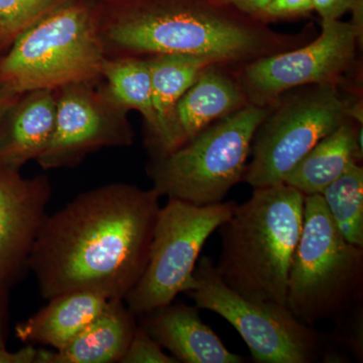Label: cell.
Listing matches in <instances>:
<instances>
[{"mask_svg": "<svg viewBox=\"0 0 363 363\" xmlns=\"http://www.w3.org/2000/svg\"><path fill=\"white\" fill-rule=\"evenodd\" d=\"M56 121L47 149L37 162L45 171L74 168L104 147H128L135 130L128 109L104 85L79 83L56 91Z\"/></svg>", "mask_w": 363, "mask_h": 363, "instance_id": "8fae6325", "label": "cell"}, {"mask_svg": "<svg viewBox=\"0 0 363 363\" xmlns=\"http://www.w3.org/2000/svg\"><path fill=\"white\" fill-rule=\"evenodd\" d=\"M0 57H1V54H0Z\"/></svg>", "mask_w": 363, "mask_h": 363, "instance_id": "f546056e", "label": "cell"}, {"mask_svg": "<svg viewBox=\"0 0 363 363\" xmlns=\"http://www.w3.org/2000/svg\"><path fill=\"white\" fill-rule=\"evenodd\" d=\"M363 247L339 233L321 195L305 196L304 222L289 274L286 307L309 326L341 321L362 303Z\"/></svg>", "mask_w": 363, "mask_h": 363, "instance_id": "5b68a950", "label": "cell"}, {"mask_svg": "<svg viewBox=\"0 0 363 363\" xmlns=\"http://www.w3.org/2000/svg\"><path fill=\"white\" fill-rule=\"evenodd\" d=\"M332 220L348 242L363 247V168L351 164L321 194Z\"/></svg>", "mask_w": 363, "mask_h": 363, "instance_id": "44dd1931", "label": "cell"}, {"mask_svg": "<svg viewBox=\"0 0 363 363\" xmlns=\"http://www.w3.org/2000/svg\"><path fill=\"white\" fill-rule=\"evenodd\" d=\"M140 324L178 362L242 363L245 358L231 352L202 321L199 309L186 304L164 306L143 315Z\"/></svg>", "mask_w": 363, "mask_h": 363, "instance_id": "4fadbf2b", "label": "cell"}, {"mask_svg": "<svg viewBox=\"0 0 363 363\" xmlns=\"http://www.w3.org/2000/svg\"><path fill=\"white\" fill-rule=\"evenodd\" d=\"M104 89L128 111L140 112L145 125V145L157 135L156 113L152 105V80L147 59L116 57L105 59L102 66Z\"/></svg>", "mask_w": 363, "mask_h": 363, "instance_id": "ffe728a7", "label": "cell"}, {"mask_svg": "<svg viewBox=\"0 0 363 363\" xmlns=\"http://www.w3.org/2000/svg\"><path fill=\"white\" fill-rule=\"evenodd\" d=\"M20 95L6 86L0 84V121L6 114L7 109L11 106V104L18 99Z\"/></svg>", "mask_w": 363, "mask_h": 363, "instance_id": "f1b7e54d", "label": "cell"}, {"mask_svg": "<svg viewBox=\"0 0 363 363\" xmlns=\"http://www.w3.org/2000/svg\"><path fill=\"white\" fill-rule=\"evenodd\" d=\"M121 363H179L172 355L167 354L159 343L138 325L128 350Z\"/></svg>", "mask_w": 363, "mask_h": 363, "instance_id": "603a6c76", "label": "cell"}, {"mask_svg": "<svg viewBox=\"0 0 363 363\" xmlns=\"http://www.w3.org/2000/svg\"><path fill=\"white\" fill-rule=\"evenodd\" d=\"M220 1L234 7L240 13L259 20L262 11L272 0H220Z\"/></svg>", "mask_w": 363, "mask_h": 363, "instance_id": "83f0119b", "label": "cell"}, {"mask_svg": "<svg viewBox=\"0 0 363 363\" xmlns=\"http://www.w3.org/2000/svg\"><path fill=\"white\" fill-rule=\"evenodd\" d=\"M314 11L312 0H272L262 11L259 20H283L307 16Z\"/></svg>", "mask_w": 363, "mask_h": 363, "instance_id": "d4e9b609", "label": "cell"}, {"mask_svg": "<svg viewBox=\"0 0 363 363\" xmlns=\"http://www.w3.org/2000/svg\"><path fill=\"white\" fill-rule=\"evenodd\" d=\"M11 286L0 279V346L6 345V338L9 335V318H11Z\"/></svg>", "mask_w": 363, "mask_h": 363, "instance_id": "484cf974", "label": "cell"}, {"mask_svg": "<svg viewBox=\"0 0 363 363\" xmlns=\"http://www.w3.org/2000/svg\"><path fill=\"white\" fill-rule=\"evenodd\" d=\"M56 91L23 93L0 121V164L21 169L51 142L56 121Z\"/></svg>", "mask_w": 363, "mask_h": 363, "instance_id": "9a60e30c", "label": "cell"}, {"mask_svg": "<svg viewBox=\"0 0 363 363\" xmlns=\"http://www.w3.org/2000/svg\"><path fill=\"white\" fill-rule=\"evenodd\" d=\"M152 80V105L157 130L152 142L145 145L150 157L169 152V136L177 104L201 72L213 65L212 60L192 55L166 54L145 57Z\"/></svg>", "mask_w": 363, "mask_h": 363, "instance_id": "ac0fdd59", "label": "cell"}, {"mask_svg": "<svg viewBox=\"0 0 363 363\" xmlns=\"http://www.w3.org/2000/svg\"><path fill=\"white\" fill-rule=\"evenodd\" d=\"M305 196L285 183L255 188L220 227L215 269L242 297L286 306L289 274L304 222Z\"/></svg>", "mask_w": 363, "mask_h": 363, "instance_id": "3957f363", "label": "cell"}, {"mask_svg": "<svg viewBox=\"0 0 363 363\" xmlns=\"http://www.w3.org/2000/svg\"><path fill=\"white\" fill-rule=\"evenodd\" d=\"M186 292L198 309L224 318L259 363H313L324 354L323 336L294 316L286 306L260 304L242 297L222 281L214 262L203 257Z\"/></svg>", "mask_w": 363, "mask_h": 363, "instance_id": "9c48e42d", "label": "cell"}, {"mask_svg": "<svg viewBox=\"0 0 363 363\" xmlns=\"http://www.w3.org/2000/svg\"><path fill=\"white\" fill-rule=\"evenodd\" d=\"M51 197L47 176L25 178L20 169L0 164V279L11 286L30 271Z\"/></svg>", "mask_w": 363, "mask_h": 363, "instance_id": "7c38bea8", "label": "cell"}, {"mask_svg": "<svg viewBox=\"0 0 363 363\" xmlns=\"http://www.w3.org/2000/svg\"><path fill=\"white\" fill-rule=\"evenodd\" d=\"M96 0H72L25 30L0 57V84L18 94L102 81L106 56Z\"/></svg>", "mask_w": 363, "mask_h": 363, "instance_id": "277c9868", "label": "cell"}, {"mask_svg": "<svg viewBox=\"0 0 363 363\" xmlns=\"http://www.w3.org/2000/svg\"><path fill=\"white\" fill-rule=\"evenodd\" d=\"M271 107L247 104L180 147L150 157L147 175L160 196L197 206L223 202L243 180L253 135Z\"/></svg>", "mask_w": 363, "mask_h": 363, "instance_id": "8992f818", "label": "cell"}, {"mask_svg": "<svg viewBox=\"0 0 363 363\" xmlns=\"http://www.w3.org/2000/svg\"><path fill=\"white\" fill-rule=\"evenodd\" d=\"M357 133L351 119L344 121L294 167L284 183L304 196L321 195L351 164L362 161L363 149L358 145Z\"/></svg>", "mask_w": 363, "mask_h": 363, "instance_id": "d6986e66", "label": "cell"}, {"mask_svg": "<svg viewBox=\"0 0 363 363\" xmlns=\"http://www.w3.org/2000/svg\"><path fill=\"white\" fill-rule=\"evenodd\" d=\"M357 45L352 23L322 21L316 39L245 64L238 81L250 104L271 107L286 91L308 85L338 84L354 63Z\"/></svg>", "mask_w": 363, "mask_h": 363, "instance_id": "30bf717a", "label": "cell"}, {"mask_svg": "<svg viewBox=\"0 0 363 363\" xmlns=\"http://www.w3.org/2000/svg\"><path fill=\"white\" fill-rule=\"evenodd\" d=\"M314 11L322 21H337L347 13H352L350 21L357 30L358 44L363 43V0H312Z\"/></svg>", "mask_w": 363, "mask_h": 363, "instance_id": "cb8c5ba5", "label": "cell"}, {"mask_svg": "<svg viewBox=\"0 0 363 363\" xmlns=\"http://www.w3.org/2000/svg\"><path fill=\"white\" fill-rule=\"evenodd\" d=\"M39 350L26 344L18 351L7 350L6 345L0 346V363H37Z\"/></svg>", "mask_w": 363, "mask_h": 363, "instance_id": "4316f807", "label": "cell"}, {"mask_svg": "<svg viewBox=\"0 0 363 363\" xmlns=\"http://www.w3.org/2000/svg\"><path fill=\"white\" fill-rule=\"evenodd\" d=\"M49 304L16 327L21 342L61 350L100 314L109 298L92 292H72L50 298Z\"/></svg>", "mask_w": 363, "mask_h": 363, "instance_id": "e0dca14e", "label": "cell"}, {"mask_svg": "<svg viewBox=\"0 0 363 363\" xmlns=\"http://www.w3.org/2000/svg\"><path fill=\"white\" fill-rule=\"evenodd\" d=\"M72 0H0V54L52 11Z\"/></svg>", "mask_w": 363, "mask_h": 363, "instance_id": "7402d4cb", "label": "cell"}, {"mask_svg": "<svg viewBox=\"0 0 363 363\" xmlns=\"http://www.w3.org/2000/svg\"><path fill=\"white\" fill-rule=\"evenodd\" d=\"M350 101L338 84L303 86L281 94L253 135L242 181L253 189L284 183L322 138L350 119Z\"/></svg>", "mask_w": 363, "mask_h": 363, "instance_id": "52a82bcc", "label": "cell"}, {"mask_svg": "<svg viewBox=\"0 0 363 363\" xmlns=\"http://www.w3.org/2000/svg\"><path fill=\"white\" fill-rule=\"evenodd\" d=\"M234 201L197 206L169 199L161 207L150 243L149 259L140 281L126 296L138 316L174 302L194 285V271L208 238L233 215Z\"/></svg>", "mask_w": 363, "mask_h": 363, "instance_id": "ba28073f", "label": "cell"}, {"mask_svg": "<svg viewBox=\"0 0 363 363\" xmlns=\"http://www.w3.org/2000/svg\"><path fill=\"white\" fill-rule=\"evenodd\" d=\"M95 21L106 58L182 54L233 65L295 49L303 39L220 0H96Z\"/></svg>", "mask_w": 363, "mask_h": 363, "instance_id": "7a4b0ae2", "label": "cell"}, {"mask_svg": "<svg viewBox=\"0 0 363 363\" xmlns=\"http://www.w3.org/2000/svg\"><path fill=\"white\" fill-rule=\"evenodd\" d=\"M218 64L208 66L179 100L169 136L173 152L212 123L250 104L238 81Z\"/></svg>", "mask_w": 363, "mask_h": 363, "instance_id": "5bb4252c", "label": "cell"}, {"mask_svg": "<svg viewBox=\"0 0 363 363\" xmlns=\"http://www.w3.org/2000/svg\"><path fill=\"white\" fill-rule=\"evenodd\" d=\"M160 198L118 182L48 215L28 262L42 297L85 291L125 300L147 266Z\"/></svg>", "mask_w": 363, "mask_h": 363, "instance_id": "6da1fadb", "label": "cell"}, {"mask_svg": "<svg viewBox=\"0 0 363 363\" xmlns=\"http://www.w3.org/2000/svg\"><path fill=\"white\" fill-rule=\"evenodd\" d=\"M135 316L123 300L112 298L63 350H39L37 363H121L138 327Z\"/></svg>", "mask_w": 363, "mask_h": 363, "instance_id": "2e32d148", "label": "cell"}]
</instances>
